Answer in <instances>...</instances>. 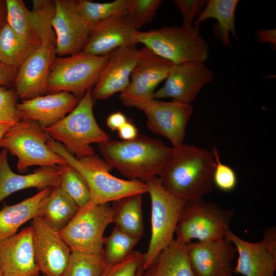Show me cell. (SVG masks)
I'll list each match as a JSON object with an SVG mask.
<instances>
[{
  "instance_id": "obj_1",
  "label": "cell",
  "mask_w": 276,
  "mask_h": 276,
  "mask_svg": "<svg viewBox=\"0 0 276 276\" xmlns=\"http://www.w3.org/2000/svg\"><path fill=\"white\" fill-rule=\"evenodd\" d=\"M215 164L212 151L183 144L174 148L159 179L166 190L186 202L201 199L213 190Z\"/></svg>"
},
{
  "instance_id": "obj_2",
  "label": "cell",
  "mask_w": 276,
  "mask_h": 276,
  "mask_svg": "<svg viewBox=\"0 0 276 276\" xmlns=\"http://www.w3.org/2000/svg\"><path fill=\"white\" fill-rule=\"evenodd\" d=\"M98 148L113 169L128 180L144 182L159 175L174 152L160 140L142 134L131 140H109Z\"/></svg>"
},
{
  "instance_id": "obj_3",
  "label": "cell",
  "mask_w": 276,
  "mask_h": 276,
  "mask_svg": "<svg viewBox=\"0 0 276 276\" xmlns=\"http://www.w3.org/2000/svg\"><path fill=\"white\" fill-rule=\"evenodd\" d=\"M47 144L55 152L61 155L67 164L74 168L86 181L90 193V199L84 206L79 208V215L104 203L117 201L127 197L148 193L146 182L139 180H125L110 173L111 166L98 155L93 154L76 159L60 143L47 133Z\"/></svg>"
},
{
  "instance_id": "obj_4",
  "label": "cell",
  "mask_w": 276,
  "mask_h": 276,
  "mask_svg": "<svg viewBox=\"0 0 276 276\" xmlns=\"http://www.w3.org/2000/svg\"><path fill=\"white\" fill-rule=\"evenodd\" d=\"M92 89L86 91L76 107L65 118L45 128L52 139L61 144L78 159L95 154L92 144L99 145L110 140L95 118Z\"/></svg>"
},
{
  "instance_id": "obj_5",
  "label": "cell",
  "mask_w": 276,
  "mask_h": 276,
  "mask_svg": "<svg viewBox=\"0 0 276 276\" xmlns=\"http://www.w3.org/2000/svg\"><path fill=\"white\" fill-rule=\"evenodd\" d=\"M134 42L144 44L173 64L204 63L209 56V45L200 34L199 26H164L146 32L136 31Z\"/></svg>"
},
{
  "instance_id": "obj_6",
  "label": "cell",
  "mask_w": 276,
  "mask_h": 276,
  "mask_svg": "<svg viewBox=\"0 0 276 276\" xmlns=\"http://www.w3.org/2000/svg\"><path fill=\"white\" fill-rule=\"evenodd\" d=\"M109 55L96 56L83 52L56 57L50 68L47 94L67 91L80 101L97 82Z\"/></svg>"
},
{
  "instance_id": "obj_7",
  "label": "cell",
  "mask_w": 276,
  "mask_h": 276,
  "mask_svg": "<svg viewBox=\"0 0 276 276\" xmlns=\"http://www.w3.org/2000/svg\"><path fill=\"white\" fill-rule=\"evenodd\" d=\"M235 216L213 201L201 199L187 201L180 214L175 233L176 239L187 244L193 239L199 242L223 240Z\"/></svg>"
},
{
  "instance_id": "obj_8",
  "label": "cell",
  "mask_w": 276,
  "mask_h": 276,
  "mask_svg": "<svg viewBox=\"0 0 276 276\" xmlns=\"http://www.w3.org/2000/svg\"><path fill=\"white\" fill-rule=\"evenodd\" d=\"M0 147L17 157L16 166L20 172L33 166L67 164L63 157L48 145L45 128L33 120H21L10 127L1 140Z\"/></svg>"
},
{
  "instance_id": "obj_9",
  "label": "cell",
  "mask_w": 276,
  "mask_h": 276,
  "mask_svg": "<svg viewBox=\"0 0 276 276\" xmlns=\"http://www.w3.org/2000/svg\"><path fill=\"white\" fill-rule=\"evenodd\" d=\"M146 183L151 202V235L145 253L144 270L174 240L181 211L187 202L166 190L157 177Z\"/></svg>"
},
{
  "instance_id": "obj_10",
  "label": "cell",
  "mask_w": 276,
  "mask_h": 276,
  "mask_svg": "<svg viewBox=\"0 0 276 276\" xmlns=\"http://www.w3.org/2000/svg\"><path fill=\"white\" fill-rule=\"evenodd\" d=\"M54 14L45 20L40 43L18 68L13 81L17 97L22 100L47 94L45 85L50 68L56 55V38L52 25Z\"/></svg>"
},
{
  "instance_id": "obj_11",
  "label": "cell",
  "mask_w": 276,
  "mask_h": 276,
  "mask_svg": "<svg viewBox=\"0 0 276 276\" xmlns=\"http://www.w3.org/2000/svg\"><path fill=\"white\" fill-rule=\"evenodd\" d=\"M126 106L142 111L147 118V126L153 133L168 139L173 148L183 143L186 128L193 111L191 104L172 100L120 99Z\"/></svg>"
},
{
  "instance_id": "obj_12",
  "label": "cell",
  "mask_w": 276,
  "mask_h": 276,
  "mask_svg": "<svg viewBox=\"0 0 276 276\" xmlns=\"http://www.w3.org/2000/svg\"><path fill=\"white\" fill-rule=\"evenodd\" d=\"M113 209L109 203L99 205L76 215L59 233L72 252L102 255L104 233L113 223Z\"/></svg>"
},
{
  "instance_id": "obj_13",
  "label": "cell",
  "mask_w": 276,
  "mask_h": 276,
  "mask_svg": "<svg viewBox=\"0 0 276 276\" xmlns=\"http://www.w3.org/2000/svg\"><path fill=\"white\" fill-rule=\"evenodd\" d=\"M225 238L229 240L238 254L234 274L243 276H275L276 271V228H267L263 239L252 243L239 238L229 229Z\"/></svg>"
},
{
  "instance_id": "obj_14",
  "label": "cell",
  "mask_w": 276,
  "mask_h": 276,
  "mask_svg": "<svg viewBox=\"0 0 276 276\" xmlns=\"http://www.w3.org/2000/svg\"><path fill=\"white\" fill-rule=\"evenodd\" d=\"M36 264L47 276H63L72 250L59 231L40 216L34 218L31 225Z\"/></svg>"
},
{
  "instance_id": "obj_15",
  "label": "cell",
  "mask_w": 276,
  "mask_h": 276,
  "mask_svg": "<svg viewBox=\"0 0 276 276\" xmlns=\"http://www.w3.org/2000/svg\"><path fill=\"white\" fill-rule=\"evenodd\" d=\"M52 25L56 38V55L63 57L82 52L91 26L78 13L75 0H55Z\"/></svg>"
},
{
  "instance_id": "obj_16",
  "label": "cell",
  "mask_w": 276,
  "mask_h": 276,
  "mask_svg": "<svg viewBox=\"0 0 276 276\" xmlns=\"http://www.w3.org/2000/svg\"><path fill=\"white\" fill-rule=\"evenodd\" d=\"M214 78L213 72L204 63L188 62L173 64L164 85L154 93L153 98H167L190 104L204 86Z\"/></svg>"
},
{
  "instance_id": "obj_17",
  "label": "cell",
  "mask_w": 276,
  "mask_h": 276,
  "mask_svg": "<svg viewBox=\"0 0 276 276\" xmlns=\"http://www.w3.org/2000/svg\"><path fill=\"white\" fill-rule=\"evenodd\" d=\"M139 51L136 43H131L121 46L108 54L109 59L93 87V99L106 100L118 92L125 91L129 85Z\"/></svg>"
},
{
  "instance_id": "obj_18",
  "label": "cell",
  "mask_w": 276,
  "mask_h": 276,
  "mask_svg": "<svg viewBox=\"0 0 276 276\" xmlns=\"http://www.w3.org/2000/svg\"><path fill=\"white\" fill-rule=\"evenodd\" d=\"M187 249L194 276H234L232 262L237 250L228 239L191 241L187 244Z\"/></svg>"
},
{
  "instance_id": "obj_19",
  "label": "cell",
  "mask_w": 276,
  "mask_h": 276,
  "mask_svg": "<svg viewBox=\"0 0 276 276\" xmlns=\"http://www.w3.org/2000/svg\"><path fill=\"white\" fill-rule=\"evenodd\" d=\"M173 63L155 53L147 47L139 51L137 62L130 75L128 87L119 95L120 99L153 98L157 85L168 76Z\"/></svg>"
},
{
  "instance_id": "obj_20",
  "label": "cell",
  "mask_w": 276,
  "mask_h": 276,
  "mask_svg": "<svg viewBox=\"0 0 276 276\" xmlns=\"http://www.w3.org/2000/svg\"><path fill=\"white\" fill-rule=\"evenodd\" d=\"M6 22L28 43L37 46L46 18L55 9L54 1L35 0L29 10L22 0H6Z\"/></svg>"
},
{
  "instance_id": "obj_21",
  "label": "cell",
  "mask_w": 276,
  "mask_h": 276,
  "mask_svg": "<svg viewBox=\"0 0 276 276\" xmlns=\"http://www.w3.org/2000/svg\"><path fill=\"white\" fill-rule=\"evenodd\" d=\"M0 268L4 276L39 273L36 264L30 226L0 241Z\"/></svg>"
},
{
  "instance_id": "obj_22",
  "label": "cell",
  "mask_w": 276,
  "mask_h": 276,
  "mask_svg": "<svg viewBox=\"0 0 276 276\" xmlns=\"http://www.w3.org/2000/svg\"><path fill=\"white\" fill-rule=\"evenodd\" d=\"M8 150L0 152V203L6 197L18 191L35 188L42 190L60 185L63 169L61 166H46L27 175L16 174L11 169L8 161Z\"/></svg>"
},
{
  "instance_id": "obj_23",
  "label": "cell",
  "mask_w": 276,
  "mask_h": 276,
  "mask_svg": "<svg viewBox=\"0 0 276 276\" xmlns=\"http://www.w3.org/2000/svg\"><path fill=\"white\" fill-rule=\"evenodd\" d=\"M136 31L127 14L110 18L92 26L82 52L96 56L108 55L121 46L135 43Z\"/></svg>"
},
{
  "instance_id": "obj_24",
  "label": "cell",
  "mask_w": 276,
  "mask_h": 276,
  "mask_svg": "<svg viewBox=\"0 0 276 276\" xmlns=\"http://www.w3.org/2000/svg\"><path fill=\"white\" fill-rule=\"evenodd\" d=\"M79 101L73 94L61 91L22 100L17 108L21 120H33L47 128L65 118Z\"/></svg>"
},
{
  "instance_id": "obj_25",
  "label": "cell",
  "mask_w": 276,
  "mask_h": 276,
  "mask_svg": "<svg viewBox=\"0 0 276 276\" xmlns=\"http://www.w3.org/2000/svg\"><path fill=\"white\" fill-rule=\"evenodd\" d=\"M52 187L41 190L34 196L11 205L4 204L0 210V241L16 233L24 223L40 216L42 205Z\"/></svg>"
},
{
  "instance_id": "obj_26",
  "label": "cell",
  "mask_w": 276,
  "mask_h": 276,
  "mask_svg": "<svg viewBox=\"0 0 276 276\" xmlns=\"http://www.w3.org/2000/svg\"><path fill=\"white\" fill-rule=\"evenodd\" d=\"M142 276H194L187 244L174 239L144 270Z\"/></svg>"
},
{
  "instance_id": "obj_27",
  "label": "cell",
  "mask_w": 276,
  "mask_h": 276,
  "mask_svg": "<svg viewBox=\"0 0 276 276\" xmlns=\"http://www.w3.org/2000/svg\"><path fill=\"white\" fill-rule=\"evenodd\" d=\"M239 3L238 0H209L204 9L199 14L194 26H199L209 18L218 21L215 30V35L220 39L225 47H231L229 33L238 39L235 26V11Z\"/></svg>"
},
{
  "instance_id": "obj_28",
  "label": "cell",
  "mask_w": 276,
  "mask_h": 276,
  "mask_svg": "<svg viewBox=\"0 0 276 276\" xmlns=\"http://www.w3.org/2000/svg\"><path fill=\"white\" fill-rule=\"evenodd\" d=\"M79 208L60 185L52 188L41 209L40 217L60 232L72 220Z\"/></svg>"
},
{
  "instance_id": "obj_29",
  "label": "cell",
  "mask_w": 276,
  "mask_h": 276,
  "mask_svg": "<svg viewBox=\"0 0 276 276\" xmlns=\"http://www.w3.org/2000/svg\"><path fill=\"white\" fill-rule=\"evenodd\" d=\"M142 194L131 195L117 202L113 209V222L124 233L141 238L144 232L142 210Z\"/></svg>"
},
{
  "instance_id": "obj_30",
  "label": "cell",
  "mask_w": 276,
  "mask_h": 276,
  "mask_svg": "<svg viewBox=\"0 0 276 276\" xmlns=\"http://www.w3.org/2000/svg\"><path fill=\"white\" fill-rule=\"evenodd\" d=\"M37 46L24 40L7 22L0 30V62L9 67L17 71L27 56Z\"/></svg>"
},
{
  "instance_id": "obj_31",
  "label": "cell",
  "mask_w": 276,
  "mask_h": 276,
  "mask_svg": "<svg viewBox=\"0 0 276 276\" xmlns=\"http://www.w3.org/2000/svg\"><path fill=\"white\" fill-rule=\"evenodd\" d=\"M75 4L79 14L91 27L110 18L126 14L128 9V0H116L105 3L75 0Z\"/></svg>"
},
{
  "instance_id": "obj_32",
  "label": "cell",
  "mask_w": 276,
  "mask_h": 276,
  "mask_svg": "<svg viewBox=\"0 0 276 276\" xmlns=\"http://www.w3.org/2000/svg\"><path fill=\"white\" fill-rule=\"evenodd\" d=\"M140 238L130 236L114 227L111 234L104 238L102 257L107 266L124 260L132 251Z\"/></svg>"
},
{
  "instance_id": "obj_33",
  "label": "cell",
  "mask_w": 276,
  "mask_h": 276,
  "mask_svg": "<svg viewBox=\"0 0 276 276\" xmlns=\"http://www.w3.org/2000/svg\"><path fill=\"white\" fill-rule=\"evenodd\" d=\"M107 266L102 255L72 252L63 276H103Z\"/></svg>"
},
{
  "instance_id": "obj_34",
  "label": "cell",
  "mask_w": 276,
  "mask_h": 276,
  "mask_svg": "<svg viewBox=\"0 0 276 276\" xmlns=\"http://www.w3.org/2000/svg\"><path fill=\"white\" fill-rule=\"evenodd\" d=\"M63 169L60 186L79 208L90 201V193L83 176L68 164L61 165Z\"/></svg>"
},
{
  "instance_id": "obj_35",
  "label": "cell",
  "mask_w": 276,
  "mask_h": 276,
  "mask_svg": "<svg viewBox=\"0 0 276 276\" xmlns=\"http://www.w3.org/2000/svg\"><path fill=\"white\" fill-rule=\"evenodd\" d=\"M162 3L160 0H128L127 14L134 28L138 31L150 23Z\"/></svg>"
},
{
  "instance_id": "obj_36",
  "label": "cell",
  "mask_w": 276,
  "mask_h": 276,
  "mask_svg": "<svg viewBox=\"0 0 276 276\" xmlns=\"http://www.w3.org/2000/svg\"><path fill=\"white\" fill-rule=\"evenodd\" d=\"M15 91L0 86V125L12 127L21 120Z\"/></svg>"
},
{
  "instance_id": "obj_37",
  "label": "cell",
  "mask_w": 276,
  "mask_h": 276,
  "mask_svg": "<svg viewBox=\"0 0 276 276\" xmlns=\"http://www.w3.org/2000/svg\"><path fill=\"white\" fill-rule=\"evenodd\" d=\"M214 156L215 167L213 174V183L221 191L230 192L236 186L237 177L234 170L222 163L217 148L214 147L211 151Z\"/></svg>"
},
{
  "instance_id": "obj_38",
  "label": "cell",
  "mask_w": 276,
  "mask_h": 276,
  "mask_svg": "<svg viewBox=\"0 0 276 276\" xmlns=\"http://www.w3.org/2000/svg\"><path fill=\"white\" fill-rule=\"evenodd\" d=\"M145 253L133 250L124 260L107 266L103 276H136L140 267L143 265Z\"/></svg>"
},
{
  "instance_id": "obj_39",
  "label": "cell",
  "mask_w": 276,
  "mask_h": 276,
  "mask_svg": "<svg viewBox=\"0 0 276 276\" xmlns=\"http://www.w3.org/2000/svg\"><path fill=\"white\" fill-rule=\"evenodd\" d=\"M206 0H175L174 3L181 13L183 25L192 26L195 16L205 6Z\"/></svg>"
},
{
  "instance_id": "obj_40",
  "label": "cell",
  "mask_w": 276,
  "mask_h": 276,
  "mask_svg": "<svg viewBox=\"0 0 276 276\" xmlns=\"http://www.w3.org/2000/svg\"><path fill=\"white\" fill-rule=\"evenodd\" d=\"M256 36L259 41L262 43H271L273 49L276 48V30H257Z\"/></svg>"
},
{
  "instance_id": "obj_41",
  "label": "cell",
  "mask_w": 276,
  "mask_h": 276,
  "mask_svg": "<svg viewBox=\"0 0 276 276\" xmlns=\"http://www.w3.org/2000/svg\"><path fill=\"white\" fill-rule=\"evenodd\" d=\"M118 133L123 141L133 140L139 135L137 128L128 121L118 130Z\"/></svg>"
},
{
  "instance_id": "obj_42",
  "label": "cell",
  "mask_w": 276,
  "mask_h": 276,
  "mask_svg": "<svg viewBox=\"0 0 276 276\" xmlns=\"http://www.w3.org/2000/svg\"><path fill=\"white\" fill-rule=\"evenodd\" d=\"M17 70L0 62V86H6L14 81Z\"/></svg>"
},
{
  "instance_id": "obj_43",
  "label": "cell",
  "mask_w": 276,
  "mask_h": 276,
  "mask_svg": "<svg viewBox=\"0 0 276 276\" xmlns=\"http://www.w3.org/2000/svg\"><path fill=\"white\" fill-rule=\"evenodd\" d=\"M126 122L127 120L126 117L120 111L111 114L106 120L107 126L112 131H118Z\"/></svg>"
},
{
  "instance_id": "obj_44",
  "label": "cell",
  "mask_w": 276,
  "mask_h": 276,
  "mask_svg": "<svg viewBox=\"0 0 276 276\" xmlns=\"http://www.w3.org/2000/svg\"><path fill=\"white\" fill-rule=\"evenodd\" d=\"M6 6L5 1L0 0V30L6 22Z\"/></svg>"
},
{
  "instance_id": "obj_45",
  "label": "cell",
  "mask_w": 276,
  "mask_h": 276,
  "mask_svg": "<svg viewBox=\"0 0 276 276\" xmlns=\"http://www.w3.org/2000/svg\"><path fill=\"white\" fill-rule=\"evenodd\" d=\"M11 127L6 125H0V141L3 137L4 134L8 131V130Z\"/></svg>"
},
{
  "instance_id": "obj_46",
  "label": "cell",
  "mask_w": 276,
  "mask_h": 276,
  "mask_svg": "<svg viewBox=\"0 0 276 276\" xmlns=\"http://www.w3.org/2000/svg\"><path fill=\"white\" fill-rule=\"evenodd\" d=\"M143 265L141 266L137 271L136 276H142L143 273Z\"/></svg>"
},
{
  "instance_id": "obj_47",
  "label": "cell",
  "mask_w": 276,
  "mask_h": 276,
  "mask_svg": "<svg viewBox=\"0 0 276 276\" xmlns=\"http://www.w3.org/2000/svg\"><path fill=\"white\" fill-rule=\"evenodd\" d=\"M0 276H4V275L3 274V272H2V271L1 269V268H0Z\"/></svg>"
},
{
  "instance_id": "obj_48",
  "label": "cell",
  "mask_w": 276,
  "mask_h": 276,
  "mask_svg": "<svg viewBox=\"0 0 276 276\" xmlns=\"http://www.w3.org/2000/svg\"><path fill=\"white\" fill-rule=\"evenodd\" d=\"M29 276H40V275H39V274H37L29 275Z\"/></svg>"
},
{
  "instance_id": "obj_49",
  "label": "cell",
  "mask_w": 276,
  "mask_h": 276,
  "mask_svg": "<svg viewBox=\"0 0 276 276\" xmlns=\"http://www.w3.org/2000/svg\"><path fill=\"white\" fill-rule=\"evenodd\" d=\"M43 276H47V275H43Z\"/></svg>"
}]
</instances>
